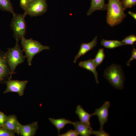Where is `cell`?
Wrapping results in <instances>:
<instances>
[{
  "mask_svg": "<svg viewBox=\"0 0 136 136\" xmlns=\"http://www.w3.org/2000/svg\"><path fill=\"white\" fill-rule=\"evenodd\" d=\"M0 9L3 11L8 12L12 15L15 13L10 0H0Z\"/></svg>",
  "mask_w": 136,
  "mask_h": 136,
  "instance_id": "cell-19",
  "label": "cell"
},
{
  "mask_svg": "<svg viewBox=\"0 0 136 136\" xmlns=\"http://www.w3.org/2000/svg\"><path fill=\"white\" fill-rule=\"evenodd\" d=\"M38 127V122L37 121L27 125L21 124L19 130V135L21 136H34Z\"/></svg>",
  "mask_w": 136,
  "mask_h": 136,
  "instance_id": "cell-12",
  "label": "cell"
},
{
  "mask_svg": "<svg viewBox=\"0 0 136 136\" xmlns=\"http://www.w3.org/2000/svg\"><path fill=\"white\" fill-rule=\"evenodd\" d=\"M12 76L6 59L5 53L0 49V84L5 83Z\"/></svg>",
  "mask_w": 136,
  "mask_h": 136,
  "instance_id": "cell-8",
  "label": "cell"
},
{
  "mask_svg": "<svg viewBox=\"0 0 136 136\" xmlns=\"http://www.w3.org/2000/svg\"><path fill=\"white\" fill-rule=\"evenodd\" d=\"M136 41V36L132 35L126 37L121 42L124 45H133Z\"/></svg>",
  "mask_w": 136,
  "mask_h": 136,
  "instance_id": "cell-21",
  "label": "cell"
},
{
  "mask_svg": "<svg viewBox=\"0 0 136 136\" xmlns=\"http://www.w3.org/2000/svg\"><path fill=\"white\" fill-rule=\"evenodd\" d=\"M10 26L13 32V36L16 41H18L24 37L27 28L25 18L27 15L24 12L23 14L15 13L13 15Z\"/></svg>",
  "mask_w": 136,
  "mask_h": 136,
  "instance_id": "cell-5",
  "label": "cell"
},
{
  "mask_svg": "<svg viewBox=\"0 0 136 136\" xmlns=\"http://www.w3.org/2000/svg\"><path fill=\"white\" fill-rule=\"evenodd\" d=\"M76 113L78 116L80 122L91 127L90 121L91 117L94 116L93 113L91 114L89 113L80 105L77 107Z\"/></svg>",
  "mask_w": 136,
  "mask_h": 136,
  "instance_id": "cell-13",
  "label": "cell"
},
{
  "mask_svg": "<svg viewBox=\"0 0 136 136\" xmlns=\"http://www.w3.org/2000/svg\"><path fill=\"white\" fill-rule=\"evenodd\" d=\"M101 44L105 48L109 49L114 48L124 45L121 42L117 40H107L103 39Z\"/></svg>",
  "mask_w": 136,
  "mask_h": 136,
  "instance_id": "cell-18",
  "label": "cell"
},
{
  "mask_svg": "<svg viewBox=\"0 0 136 136\" xmlns=\"http://www.w3.org/2000/svg\"><path fill=\"white\" fill-rule=\"evenodd\" d=\"M128 14L132 16L135 20H136V13L131 11L128 12Z\"/></svg>",
  "mask_w": 136,
  "mask_h": 136,
  "instance_id": "cell-29",
  "label": "cell"
},
{
  "mask_svg": "<svg viewBox=\"0 0 136 136\" xmlns=\"http://www.w3.org/2000/svg\"><path fill=\"white\" fill-rule=\"evenodd\" d=\"M124 10L130 8L136 5V0H120Z\"/></svg>",
  "mask_w": 136,
  "mask_h": 136,
  "instance_id": "cell-22",
  "label": "cell"
},
{
  "mask_svg": "<svg viewBox=\"0 0 136 136\" xmlns=\"http://www.w3.org/2000/svg\"><path fill=\"white\" fill-rule=\"evenodd\" d=\"M7 117V116L0 111V126H3Z\"/></svg>",
  "mask_w": 136,
  "mask_h": 136,
  "instance_id": "cell-27",
  "label": "cell"
},
{
  "mask_svg": "<svg viewBox=\"0 0 136 136\" xmlns=\"http://www.w3.org/2000/svg\"><path fill=\"white\" fill-rule=\"evenodd\" d=\"M136 59V49L134 48L132 50L131 56L130 59L126 63V65L128 66L130 65V62L131 61L134 60Z\"/></svg>",
  "mask_w": 136,
  "mask_h": 136,
  "instance_id": "cell-26",
  "label": "cell"
},
{
  "mask_svg": "<svg viewBox=\"0 0 136 136\" xmlns=\"http://www.w3.org/2000/svg\"><path fill=\"white\" fill-rule=\"evenodd\" d=\"M21 125L16 115H10L7 116L2 126L19 135V130Z\"/></svg>",
  "mask_w": 136,
  "mask_h": 136,
  "instance_id": "cell-10",
  "label": "cell"
},
{
  "mask_svg": "<svg viewBox=\"0 0 136 136\" xmlns=\"http://www.w3.org/2000/svg\"><path fill=\"white\" fill-rule=\"evenodd\" d=\"M18 42L16 41L14 46L8 48L7 51L5 53L6 60L12 75L16 73L15 70L16 67L23 63L26 58L23 55V51L21 49Z\"/></svg>",
  "mask_w": 136,
  "mask_h": 136,
  "instance_id": "cell-3",
  "label": "cell"
},
{
  "mask_svg": "<svg viewBox=\"0 0 136 136\" xmlns=\"http://www.w3.org/2000/svg\"><path fill=\"white\" fill-rule=\"evenodd\" d=\"M105 57L104 49H100L97 52L94 58L93 59L94 64L96 68L101 64Z\"/></svg>",
  "mask_w": 136,
  "mask_h": 136,
  "instance_id": "cell-20",
  "label": "cell"
},
{
  "mask_svg": "<svg viewBox=\"0 0 136 136\" xmlns=\"http://www.w3.org/2000/svg\"><path fill=\"white\" fill-rule=\"evenodd\" d=\"M21 43L29 66L31 65L32 59L35 55L44 50L50 49L49 46L43 45L38 41L32 38L27 39L23 37L21 39Z\"/></svg>",
  "mask_w": 136,
  "mask_h": 136,
  "instance_id": "cell-2",
  "label": "cell"
},
{
  "mask_svg": "<svg viewBox=\"0 0 136 136\" xmlns=\"http://www.w3.org/2000/svg\"><path fill=\"white\" fill-rule=\"evenodd\" d=\"M79 65L92 72L94 75L96 83L97 84L99 83L98 78V73L94 64L93 59H90L87 60L81 61L79 63Z\"/></svg>",
  "mask_w": 136,
  "mask_h": 136,
  "instance_id": "cell-16",
  "label": "cell"
},
{
  "mask_svg": "<svg viewBox=\"0 0 136 136\" xmlns=\"http://www.w3.org/2000/svg\"><path fill=\"white\" fill-rule=\"evenodd\" d=\"M106 21L113 27L121 23L126 17L120 0H109L107 5Z\"/></svg>",
  "mask_w": 136,
  "mask_h": 136,
  "instance_id": "cell-1",
  "label": "cell"
},
{
  "mask_svg": "<svg viewBox=\"0 0 136 136\" xmlns=\"http://www.w3.org/2000/svg\"><path fill=\"white\" fill-rule=\"evenodd\" d=\"M97 36H96L90 42L87 43H82L78 53L75 57L73 62H77V60L81 56L85 55L89 51L92 50L97 44Z\"/></svg>",
  "mask_w": 136,
  "mask_h": 136,
  "instance_id": "cell-11",
  "label": "cell"
},
{
  "mask_svg": "<svg viewBox=\"0 0 136 136\" xmlns=\"http://www.w3.org/2000/svg\"><path fill=\"white\" fill-rule=\"evenodd\" d=\"M15 133L9 129L0 126V136H14Z\"/></svg>",
  "mask_w": 136,
  "mask_h": 136,
  "instance_id": "cell-23",
  "label": "cell"
},
{
  "mask_svg": "<svg viewBox=\"0 0 136 136\" xmlns=\"http://www.w3.org/2000/svg\"><path fill=\"white\" fill-rule=\"evenodd\" d=\"M28 82L27 80H13L11 78H9L5 82L7 87L3 93L15 92L17 93L20 96H22L24 94Z\"/></svg>",
  "mask_w": 136,
  "mask_h": 136,
  "instance_id": "cell-7",
  "label": "cell"
},
{
  "mask_svg": "<svg viewBox=\"0 0 136 136\" xmlns=\"http://www.w3.org/2000/svg\"><path fill=\"white\" fill-rule=\"evenodd\" d=\"M79 134L75 130H70L66 132L60 134V136H78Z\"/></svg>",
  "mask_w": 136,
  "mask_h": 136,
  "instance_id": "cell-25",
  "label": "cell"
},
{
  "mask_svg": "<svg viewBox=\"0 0 136 136\" xmlns=\"http://www.w3.org/2000/svg\"><path fill=\"white\" fill-rule=\"evenodd\" d=\"M72 125L74 126L75 130L79 135L82 136H89L92 134L90 127L80 121H77L73 122Z\"/></svg>",
  "mask_w": 136,
  "mask_h": 136,
  "instance_id": "cell-14",
  "label": "cell"
},
{
  "mask_svg": "<svg viewBox=\"0 0 136 136\" xmlns=\"http://www.w3.org/2000/svg\"><path fill=\"white\" fill-rule=\"evenodd\" d=\"M110 106L109 101H105L100 108L96 109L93 113L94 115H96L99 123L100 128H103L105 124L108 120V109Z\"/></svg>",
  "mask_w": 136,
  "mask_h": 136,
  "instance_id": "cell-9",
  "label": "cell"
},
{
  "mask_svg": "<svg viewBox=\"0 0 136 136\" xmlns=\"http://www.w3.org/2000/svg\"><path fill=\"white\" fill-rule=\"evenodd\" d=\"M104 76L115 88L118 89L123 88L125 78L120 66L116 64L110 65L105 71Z\"/></svg>",
  "mask_w": 136,
  "mask_h": 136,
  "instance_id": "cell-4",
  "label": "cell"
},
{
  "mask_svg": "<svg viewBox=\"0 0 136 136\" xmlns=\"http://www.w3.org/2000/svg\"><path fill=\"white\" fill-rule=\"evenodd\" d=\"M31 0H20V5L21 8L24 10L27 5Z\"/></svg>",
  "mask_w": 136,
  "mask_h": 136,
  "instance_id": "cell-28",
  "label": "cell"
},
{
  "mask_svg": "<svg viewBox=\"0 0 136 136\" xmlns=\"http://www.w3.org/2000/svg\"><path fill=\"white\" fill-rule=\"evenodd\" d=\"M105 0H91L90 8L87 13V15H91L94 11L97 10L104 11L107 9V5Z\"/></svg>",
  "mask_w": 136,
  "mask_h": 136,
  "instance_id": "cell-15",
  "label": "cell"
},
{
  "mask_svg": "<svg viewBox=\"0 0 136 136\" xmlns=\"http://www.w3.org/2000/svg\"><path fill=\"white\" fill-rule=\"evenodd\" d=\"M92 134L96 136H109V134L106 132L103 128H100L98 130H94L92 129L91 130Z\"/></svg>",
  "mask_w": 136,
  "mask_h": 136,
  "instance_id": "cell-24",
  "label": "cell"
},
{
  "mask_svg": "<svg viewBox=\"0 0 136 136\" xmlns=\"http://www.w3.org/2000/svg\"><path fill=\"white\" fill-rule=\"evenodd\" d=\"M47 8L46 0H31L24 11L27 15L36 17L45 13Z\"/></svg>",
  "mask_w": 136,
  "mask_h": 136,
  "instance_id": "cell-6",
  "label": "cell"
},
{
  "mask_svg": "<svg viewBox=\"0 0 136 136\" xmlns=\"http://www.w3.org/2000/svg\"><path fill=\"white\" fill-rule=\"evenodd\" d=\"M49 119L51 122L56 127L58 132V136L60 135V132L65 126L68 124H73V122L64 118L54 119L49 118Z\"/></svg>",
  "mask_w": 136,
  "mask_h": 136,
  "instance_id": "cell-17",
  "label": "cell"
}]
</instances>
